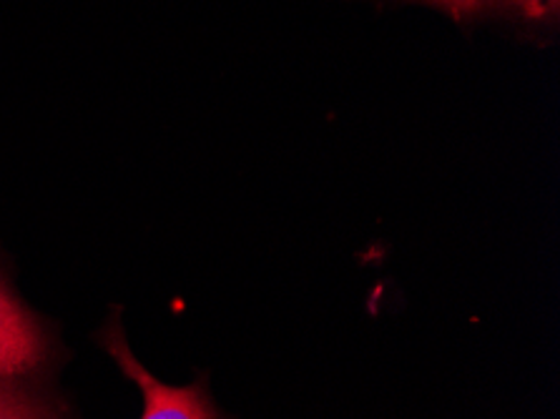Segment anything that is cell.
Listing matches in <instances>:
<instances>
[{"label": "cell", "instance_id": "7a4b0ae2", "mask_svg": "<svg viewBox=\"0 0 560 419\" xmlns=\"http://www.w3.org/2000/svg\"><path fill=\"white\" fill-rule=\"evenodd\" d=\"M46 359V337L36 319L0 284V380L25 374Z\"/></svg>", "mask_w": 560, "mask_h": 419}, {"label": "cell", "instance_id": "6da1fadb", "mask_svg": "<svg viewBox=\"0 0 560 419\" xmlns=\"http://www.w3.org/2000/svg\"><path fill=\"white\" fill-rule=\"evenodd\" d=\"M106 352L116 359L126 377L139 384L143 395L141 419H222L217 407L211 405L203 382H194L189 387H168L159 382L129 349L118 322L106 329L104 335Z\"/></svg>", "mask_w": 560, "mask_h": 419}, {"label": "cell", "instance_id": "3957f363", "mask_svg": "<svg viewBox=\"0 0 560 419\" xmlns=\"http://www.w3.org/2000/svg\"><path fill=\"white\" fill-rule=\"evenodd\" d=\"M0 419H50L48 409L23 389L0 382Z\"/></svg>", "mask_w": 560, "mask_h": 419}, {"label": "cell", "instance_id": "277c9868", "mask_svg": "<svg viewBox=\"0 0 560 419\" xmlns=\"http://www.w3.org/2000/svg\"><path fill=\"white\" fill-rule=\"evenodd\" d=\"M508 3H513L528 19H546V15H553L558 11L560 0H508Z\"/></svg>", "mask_w": 560, "mask_h": 419}, {"label": "cell", "instance_id": "5b68a950", "mask_svg": "<svg viewBox=\"0 0 560 419\" xmlns=\"http://www.w3.org/2000/svg\"><path fill=\"white\" fill-rule=\"evenodd\" d=\"M432 3L445 5L447 11H453V13H457V15H463V13H472L475 8L480 5V0H432Z\"/></svg>", "mask_w": 560, "mask_h": 419}]
</instances>
